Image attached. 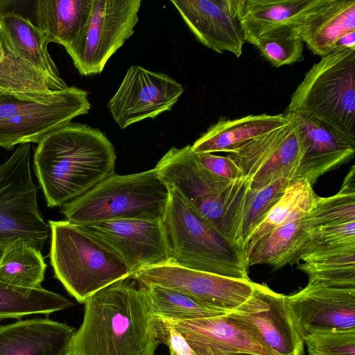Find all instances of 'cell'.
Wrapping results in <instances>:
<instances>
[{
    "instance_id": "d6a6232c",
    "label": "cell",
    "mask_w": 355,
    "mask_h": 355,
    "mask_svg": "<svg viewBox=\"0 0 355 355\" xmlns=\"http://www.w3.org/2000/svg\"><path fill=\"white\" fill-rule=\"evenodd\" d=\"M306 216L312 230L355 221V193L339 191L329 197L318 196Z\"/></svg>"
},
{
    "instance_id": "8992f818",
    "label": "cell",
    "mask_w": 355,
    "mask_h": 355,
    "mask_svg": "<svg viewBox=\"0 0 355 355\" xmlns=\"http://www.w3.org/2000/svg\"><path fill=\"white\" fill-rule=\"evenodd\" d=\"M50 258L55 277L78 302L130 277L126 264L106 245L67 220H49Z\"/></svg>"
},
{
    "instance_id": "ab89813d",
    "label": "cell",
    "mask_w": 355,
    "mask_h": 355,
    "mask_svg": "<svg viewBox=\"0 0 355 355\" xmlns=\"http://www.w3.org/2000/svg\"><path fill=\"white\" fill-rule=\"evenodd\" d=\"M340 191L355 193V169L354 166H352L351 170L344 179L342 187Z\"/></svg>"
},
{
    "instance_id": "277c9868",
    "label": "cell",
    "mask_w": 355,
    "mask_h": 355,
    "mask_svg": "<svg viewBox=\"0 0 355 355\" xmlns=\"http://www.w3.org/2000/svg\"><path fill=\"white\" fill-rule=\"evenodd\" d=\"M285 111L315 119L355 141V49H336L313 64Z\"/></svg>"
},
{
    "instance_id": "f546056e",
    "label": "cell",
    "mask_w": 355,
    "mask_h": 355,
    "mask_svg": "<svg viewBox=\"0 0 355 355\" xmlns=\"http://www.w3.org/2000/svg\"><path fill=\"white\" fill-rule=\"evenodd\" d=\"M2 46L3 55L0 60V92L47 94L53 92L37 69Z\"/></svg>"
},
{
    "instance_id": "44dd1931",
    "label": "cell",
    "mask_w": 355,
    "mask_h": 355,
    "mask_svg": "<svg viewBox=\"0 0 355 355\" xmlns=\"http://www.w3.org/2000/svg\"><path fill=\"white\" fill-rule=\"evenodd\" d=\"M291 114H251L220 119L191 145L193 153H230L250 140L287 124Z\"/></svg>"
},
{
    "instance_id": "7402d4cb",
    "label": "cell",
    "mask_w": 355,
    "mask_h": 355,
    "mask_svg": "<svg viewBox=\"0 0 355 355\" xmlns=\"http://www.w3.org/2000/svg\"><path fill=\"white\" fill-rule=\"evenodd\" d=\"M249 191V182L243 178L192 204L217 232L244 253L243 222Z\"/></svg>"
},
{
    "instance_id": "9c48e42d",
    "label": "cell",
    "mask_w": 355,
    "mask_h": 355,
    "mask_svg": "<svg viewBox=\"0 0 355 355\" xmlns=\"http://www.w3.org/2000/svg\"><path fill=\"white\" fill-rule=\"evenodd\" d=\"M304 152L300 125L295 114L284 126L254 138L228 153L257 191L279 178L297 179Z\"/></svg>"
},
{
    "instance_id": "f35d334b",
    "label": "cell",
    "mask_w": 355,
    "mask_h": 355,
    "mask_svg": "<svg viewBox=\"0 0 355 355\" xmlns=\"http://www.w3.org/2000/svg\"><path fill=\"white\" fill-rule=\"evenodd\" d=\"M355 49V31L343 35L335 44V49Z\"/></svg>"
},
{
    "instance_id": "52a82bcc",
    "label": "cell",
    "mask_w": 355,
    "mask_h": 355,
    "mask_svg": "<svg viewBox=\"0 0 355 355\" xmlns=\"http://www.w3.org/2000/svg\"><path fill=\"white\" fill-rule=\"evenodd\" d=\"M30 158V144H20L0 165V258L19 239L41 251L51 234L38 207Z\"/></svg>"
},
{
    "instance_id": "30bf717a",
    "label": "cell",
    "mask_w": 355,
    "mask_h": 355,
    "mask_svg": "<svg viewBox=\"0 0 355 355\" xmlns=\"http://www.w3.org/2000/svg\"><path fill=\"white\" fill-rule=\"evenodd\" d=\"M130 278L139 285L160 286L185 293L216 309L230 312L251 295L254 282L166 263L146 268Z\"/></svg>"
},
{
    "instance_id": "7c38bea8",
    "label": "cell",
    "mask_w": 355,
    "mask_h": 355,
    "mask_svg": "<svg viewBox=\"0 0 355 355\" xmlns=\"http://www.w3.org/2000/svg\"><path fill=\"white\" fill-rule=\"evenodd\" d=\"M183 92L182 86L168 75L132 65L108 101L107 108L124 129L171 110Z\"/></svg>"
},
{
    "instance_id": "7bdbcfd3",
    "label": "cell",
    "mask_w": 355,
    "mask_h": 355,
    "mask_svg": "<svg viewBox=\"0 0 355 355\" xmlns=\"http://www.w3.org/2000/svg\"><path fill=\"white\" fill-rule=\"evenodd\" d=\"M171 355H175L173 352H170Z\"/></svg>"
},
{
    "instance_id": "5bb4252c",
    "label": "cell",
    "mask_w": 355,
    "mask_h": 355,
    "mask_svg": "<svg viewBox=\"0 0 355 355\" xmlns=\"http://www.w3.org/2000/svg\"><path fill=\"white\" fill-rule=\"evenodd\" d=\"M286 301L303 342L315 332L355 329V288L307 284Z\"/></svg>"
},
{
    "instance_id": "60d3db41",
    "label": "cell",
    "mask_w": 355,
    "mask_h": 355,
    "mask_svg": "<svg viewBox=\"0 0 355 355\" xmlns=\"http://www.w3.org/2000/svg\"><path fill=\"white\" fill-rule=\"evenodd\" d=\"M221 355H259L252 353L236 352V353H227Z\"/></svg>"
},
{
    "instance_id": "e0dca14e",
    "label": "cell",
    "mask_w": 355,
    "mask_h": 355,
    "mask_svg": "<svg viewBox=\"0 0 355 355\" xmlns=\"http://www.w3.org/2000/svg\"><path fill=\"white\" fill-rule=\"evenodd\" d=\"M327 0H236L245 42L281 31L297 29Z\"/></svg>"
},
{
    "instance_id": "ffe728a7",
    "label": "cell",
    "mask_w": 355,
    "mask_h": 355,
    "mask_svg": "<svg viewBox=\"0 0 355 355\" xmlns=\"http://www.w3.org/2000/svg\"><path fill=\"white\" fill-rule=\"evenodd\" d=\"M0 42L8 51L37 69L52 91L69 87L48 51L49 40L29 19L14 11L1 13Z\"/></svg>"
},
{
    "instance_id": "4fadbf2b",
    "label": "cell",
    "mask_w": 355,
    "mask_h": 355,
    "mask_svg": "<svg viewBox=\"0 0 355 355\" xmlns=\"http://www.w3.org/2000/svg\"><path fill=\"white\" fill-rule=\"evenodd\" d=\"M229 313L250 325L275 355L303 354L304 342L293 324L286 295L266 284L254 282L248 299Z\"/></svg>"
},
{
    "instance_id": "d4e9b609",
    "label": "cell",
    "mask_w": 355,
    "mask_h": 355,
    "mask_svg": "<svg viewBox=\"0 0 355 355\" xmlns=\"http://www.w3.org/2000/svg\"><path fill=\"white\" fill-rule=\"evenodd\" d=\"M92 0H39L35 3L37 27L50 42L68 46L89 17Z\"/></svg>"
},
{
    "instance_id": "ac0fdd59",
    "label": "cell",
    "mask_w": 355,
    "mask_h": 355,
    "mask_svg": "<svg viewBox=\"0 0 355 355\" xmlns=\"http://www.w3.org/2000/svg\"><path fill=\"white\" fill-rule=\"evenodd\" d=\"M295 115L304 145L297 178L306 179L313 186L320 176L354 158L355 141L315 119Z\"/></svg>"
},
{
    "instance_id": "cb8c5ba5",
    "label": "cell",
    "mask_w": 355,
    "mask_h": 355,
    "mask_svg": "<svg viewBox=\"0 0 355 355\" xmlns=\"http://www.w3.org/2000/svg\"><path fill=\"white\" fill-rule=\"evenodd\" d=\"M306 216L261 237L246 253V266L268 264L279 269L287 265L298 264L301 253L312 232Z\"/></svg>"
},
{
    "instance_id": "484cf974",
    "label": "cell",
    "mask_w": 355,
    "mask_h": 355,
    "mask_svg": "<svg viewBox=\"0 0 355 355\" xmlns=\"http://www.w3.org/2000/svg\"><path fill=\"white\" fill-rule=\"evenodd\" d=\"M317 197L313 186L306 179L295 180L246 240L245 257L254 244L266 234L306 216Z\"/></svg>"
},
{
    "instance_id": "836d02e7",
    "label": "cell",
    "mask_w": 355,
    "mask_h": 355,
    "mask_svg": "<svg viewBox=\"0 0 355 355\" xmlns=\"http://www.w3.org/2000/svg\"><path fill=\"white\" fill-rule=\"evenodd\" d=\"M304 343L309 355H355V329L315 332Z\"/></svg>"
},
{
    "instance_id": "4316f807",
    "label": "cell",
    "mask_w": 355,
    "mask_h": 355,
    "mask_svg": "<svg viewBox=\"0 0 355 355\" xmlns=\"http://www.w3.org/2000/svg\"><path fill=\"white\" fill-rule=\"evenodd\" d=\"M66 297L42 286L24 288L0 281V320L33 314H49L69 308Z\"/></svg>"
},
{
    "instance_id": "2e32d148",
    "label": "cell",
    "mask_w": 355,
    "mask_h": 355,
    "mask_svg": "<svg viewBox=\"0 0 355 355\" xmlns=\"http://www.w3.org/2000/svg\"><path fill=\"white\" fill-rule=\"evenodd\" d=\"M189 30L202 45L236 58L245 42L237 16L236 0H173Z\"/></svg>"
},
{
    "instance_id": "e575fe53",
    "label": "cell",
    "mask_w": 355,
    "mask_h": 355,
    "mask_svg": "<svg viewBox=\"0 0 355 355\" xmlns=\"http://www.w3.org/2000/svg\"><path fill=\"white\" fill-rule=\"evenodd\" d=\"M297 268L308 275L309 285L355 288V264L323 265L304 262L298 263Z\"/></svg>"
},
{
    "instance_id": "4dcf8cb0",
    "label": "cell",
    "mask_w": 355,
    "mask_h": 355,
    "mask_svg": "<svg viewBox=\"0 0 355 355\" xmlns=\"http://www.w3.org/2000/svg\"><path fill=\"white\" fill-rule=\"evenodd\" d=\"M303 41L297 29L275 32L251 42L275 67L289 65L304 59Z\"/></svg>"
},
{
    "instance_id": "d590c367",
    "label": "cell",
    "mask_w": 355,
    "mask_h": 355,
    "mask_svg": "<svg viewBox=\"0 0 355 355\" xmlns=\"http://www.w3.org/2000/svg\"><path fill=\"white\" fill-rule=\"evenodd\" d=\"M355 242V221L322 226L312 230L300 257L309 249L319 245Z\"/></svg>"
},
{
    "instance_id": "d6986e66",
    "label": "cell",
    "mask_w": 355,
    "mask_h": 355,
    "mask_svg": "<svg viewBox=\"0 0 355 355\" xmlns=\"http://www.w3.org/2000/svg\"><path fill=\"white\" fill-rule=\"evenodd\" d=\"M75 331L48 318L0 325V355H69Z\"/></svg>"
},
{
    "instance_id": "9a60e30c",
    "label": "cell",
    "mask_w": 355,
    "mask_h": 355,
    "mask_svg": "<svg viewBox=\"0 0 355 355\" xmlns=\"http://www.w3.org/2000/svg\"><path fill=\"white\" fill-rule=\"evenodd\" d=\"M166 322L180 334L197 355L236 352L275 355L250 325L229 313L191 320Z\"/></svg>"
},
{
    "instance_id": "3957f363",
    "label": "cell",
    "mask_w": 355,
    "mask_h": 355,
    "mask_svg": "<svg viewBox=\"0 0 355 355\" xmlns=\"http://www.w3.org/2000/svg\"><path fill=\"white\" fill-rule=\"evenodd\" d=\"M168 189L169 197L162 222L169 263L231 278L250 279L245 253L217 232L178 189Z\"/></svg>"
},
{
    "instance_id": "5b68a950",
    "label": "cell",
    "mask_w": 355,
    "mask_h": 355,
    "mask_svg": "<svg viewBox=\"0 0 355 355\" xmlns=\"http://www.w3.org/2000/svg\"><path fill=\"white\" fill-rule=\"evenodd\" d=\"M169 189L154 167L143 172L113 174L62 206L66 220L80 225L119 219H162Z\"/></svg>"
},
{
    "instance_id": "6da1fadb",
    "label": "cell",
    "mask_w": 355,
    "mask_h": 355,
    "mask_svg": "<svg viewBox=\"0 0 355 355\" xmlns=\"http://www.w3.org/2000/svg\"><path fill=\"white\" fill-rule=\"evenodd\" d=\"M84 304L69 355H155L163 343L164 320L153 313L146 288L130 277L98 291Z\"/></svg>"
},
{
    "instance_id": "1f68e13d",
    "label": "cell",
    "mask_w": 355,
    "mask_h": 355,
    "mask_svg": "<svg viewBox=\"0 0 355 355\" xmlns=\"http://www.w3.org/2000/svg\"><path fill=\"white\" fill-rule=\"evenodd\" d=\"M295 180L296 179L284 176L257 191L250 189L243 222L244 246L252 231L263 220Z\"/></svg>"
},
{
    "instance_id": "ba28073f",
    "label": "cell",
    "mask_w": 355,
    "mask_h": 355,
    "mask_svg": "<svg viewBox=\"0 0 355 355\" xmlns=\"http://www.w3.org/2000/svg\"><path fill=\"white\" fill-rule=\"evenodd\" d=\"M141 0H92L84 26L67 52L80 74L103 71L107 62L134 33Z\"/></svg>"
},
{
    "instance_id": "74e56055",
    "label": "cell",
    "mask_w": 355,
    "mask_h": 355,
    "mask_svg": "<svg viewBox=\"0 0 355 355\" xmlns=\"http://www.w3.org/2000/svg\"><path fill=\"white\" fill-rule=\"evenodd\" d=\"M166 323L167 328L163 343L168 346L170 352L175 355H197L180 334Z\"/></svg>"
},
{
    "instance_id": "f1b7e54d",
    "label": "cell",
    "mask_w": 355,
    "mask_h": 355,
    "mask_svg": "<svg viewBox=\"0 0 355 355\" xmlns=\"http://www.w3.org/2000/svg\"><path fill=\"white\" fill-rule=\"evenodd\" d=\"M144 288L155 315L167 322L187 321L228 313L173 288L156 285Z\"/></svg>"
},
{
    "instance_id": "8fae6325",
    "label": "cell",
    "mask_w": 355,
    "mask_h": 355,
    "mask_svg": "<svg viewBox=\"0 0 355 355\" xmlns=\"http://www.w3.org/2000/svg\"><path fill=\"white\" fill-rule=\"evenodd\" d=\"M78 226L112 250L131 276L144 268L170 263L162 219L110 220Z\"/></svg>"
},
{
    "instance_id": "b9f144b4",
    "label": "cell",
    "mask_w": 355,
    "mask_h": 355,
    "mask_svg": "<svg viewBox=\"0 0 355 355\" xmlns=\"http://www.w3.org/2000/svg\"><path fill=\"white\" fill-rule=\"evenodd\" d=\"M8 2L7 1H0V15L4 12L5 5Z\"/></svg>"
},
{
    "instance_id": "83f0119b",
    "label": "cell",
    "mask_w": 355,
    "mask_h": 355,
    "mask_svg": "<svg viewBox=\"0 0 355 355\" xmlns=\"http://www.w3.org/2000/svg\"><path fill=\"white\" fill-rule=\"evenodd\" d=\"M45 270L40 251L22 239L10 244L0 258V281L8 284L40 287Z\"/></svg>"
},
{
    "instance_id": "8d00e7d4",
    "label": "cell",
    "mask_w": 355,
    "mask_h": 355,
    "mask_svg": "<svg viewBox=\"0 0 355 355\" xmlns=\"http://www.w3.org/2000/svg\"><path fill=\"white\" fill-rule=\"evenodd\" d=\"M196 161L212 174L229 180L242 179L243 172L228 156L216 155L212 153H194Z\"/></svg>"
},
{
    "instance_id": "7a4b0ae2",
    "label": "cell",
    "mask_w": 355,
    "mask_h": 355,
    "mask_svg": "<svg viewBox=\"0 0 355 355\" xmlns=\"http://www.w3.org/2000/svg\"><path fill=\"white\" fill-rule=\"evenodd\" d=\"M116 153L100 130L69 123L40 139L34 170L48 207L62 206L114 174Z\"/></svg>"
},
{
    "instance_id": "603a6c76",
    "label": "cell",
    "mask_w": 355,
    "mask_h": 355,
    "mask_svg": "<svg viewBox=\"0 0 355 355\" xmlns=\"http://www.w3.org/2000/svg\"><path fill=\"white\" fill-rule=\"evenodd\" d=\"M298 31L314 55H327L340 37L355 31V0H327Z\"/></svg>"
}]
</instances>
